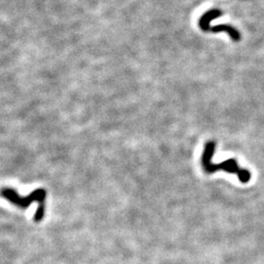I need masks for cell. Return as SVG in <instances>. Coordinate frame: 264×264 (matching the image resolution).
I'll list each match as a JSON object with an SVG mask.
<instances>
[{
  "mask_svg": "<svg viewBox=\"0 0 264 264\" xmlns=\"http://www.w3.org/2000/svg\"><path fill=\"white\" fill-rule=\"evenodd\" d=\"M1 196L4 197L6 200H8L10 203L17 206L20 209H26L31 203L38 202L39 207L35 212L33 219L35 222H39L43 219L44 211H45L44 202H45V198H46V191L45 190L38 189V190L32 192L28 197L22 198L16 193L15 190L10 189V188H5V189L1 190Z\"/></svg>",
  "mask_w": 264,
  "mask_h": 264,
  "instance_id": "2",
  "label": "cell"
},
{
  "mask_svg": "<svg viewBox=\"0 0 264 264\" xmlns=\"http://www.w3.org/2000/svg\"><path fill=\"white\" fill-rule=\"evenodd\" d=\"M215 148L216 144L213 141H210L205 145L202 155V166L204 171L208 174L215 173L217 171H225L235 174L241 183H248L251 180V172L248 169L241 167L235 158H228L220 163L212 162Z\"/></svg>",
  "mask_w": 264,
  "mask_h": 264,
  "instance_id": "1",
  "label": "cell"
},
{
  "mask_svg": "<svg viewBox=\"0 0 264 264\" xmlns=\"http://www.w3.org/2000/svg\"><path fill=\"white\" fill-rule=\"evenodd\" d=\"M220 15H222V12H220L219 10H216V9L211 10L207 14H205L200 21V26L202 27V29L209 31L210 30V22L211 20H213L214 18L219 17Z\"/></svg>",
  "mask_w": 264,
  "mask_h": 264,
  "instance_id": "4",
  "label": "cell"
},
{
  "mask_svg": "<svg viewBox=\"0 0 264 264\" xmlns=\"http://www.w3.org/2000/svg\"><path fill=\"white\" fill-rule=\"evenodd\" d=\"M210 30L212 31V32L227 31L228 34L230 35V37H231L233 40H235V41H238V40H240V38H241L240 32H239L237 29H235L233 26H229V25H218V26L210 27Z\"/></svg>",
  "mask_w": 264,
  "mask_h": 264,
  "instance_id": "3",
  "label": "cell"
}]
</instances>
